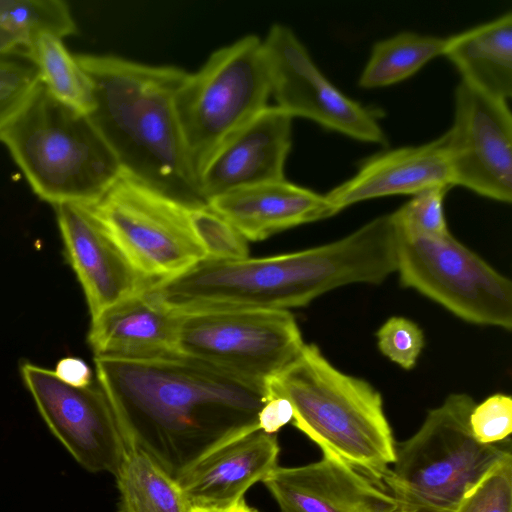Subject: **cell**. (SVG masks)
<instances>
[{
    "instance_id": "cb8c5ba5",
    "label": "cell",
    "mask_w": 512,
    "mask_h": 512,
    "mask_svg": "<svg viewBox=\"0 0 512 512\" xmlns=\"http://www.w3.org/2000/svg\"><path fill=\"white\" fill-rule=\"evenodd\" d=\"M26 50L38 69L42 84L52 96L82 114L92 111L90 81L62 38L42 34Z\"/></svg>"
},
{
    "instance_id": "d6986e66",
    "label": "cell",
    "mask_w": 512,
    "mask_h": 512,
    "mask_svg": "<svg viewBox=\"0 0 512 512\" xmlns=\"http://www.w3.org/2000/svg\"><path fill=\"white\" fill-rule=\"evenodd\" d=\"M207 206L247 241H261L339 212L325 195L286 179L229 191L208 200Z\"/></svg>"
},
{
    "instance_id": "44dd1931",
    "label": "cell",
    "mask_w": 512,
    "mask_h": 512,
    "mask_svg": "<svg viewBox=\"0 0 512 512\" xmlns=\"http://www.w3.org/2000/svg\"><path fill=\"white\" fill-rule=\"evenodd\" d=\"M443 55L462 81L507 101L512 95V13L447 37Z\"/></svg>"
},
{
    "instance_id": "1f68e13d",
    "label": "cell",
    "mask_w": 512,
    "mask_h": 512,
    "mask_svg": "<svg viewBox=\"0 0 512 512\" xmlns=\"http://www.w3.org/2000/svg\"><path fill=\"white\" fill-rule=\"evenodd\" d=\"M293 419V409L288 400L281 397L270 398L261 409L258 417L259 428L276 434Z\"/></svg>"
},
{
    "instance_id": "ba28073f",
    "label": "cell",
    "mask_w": 512,
    "mask_h": 512,
    "mask_svg": "<svg viewBox=\"0 0 512 512\" xmlns=\"http://www.w3.org/2000/svg\"><path fill=\"white\" fill-rule=\"evenodd\" d=\"M83 206L153 283L207 258L192 225L193 207L123 172L95 202Z\"/></svg>"
},
{
    "instance_id": "836d02e7",
    "label": "cell",
    "mask_w": 512,
    "mask_h": 512,
    "mask_svg": "<svg viewBox=\"0 0 512 512\" xmlns=\"http://www.w3.org/2000/svg\"><path fill=\"white\" fill-rule=\"evenodd\" d=\"M19 49H25L19 38L0 26V56Z\"/></svg>"
},
{
    "instance_id": "5bb4252c",
    "label": "cell",
    "mask_w": 512,
    "mask_h": 512,
    "mask_svg": "<svg viewBox=\"0 0 512 512\" xmlns=\"http://www.w3.org/2000/svg\"><path fill=\"white\" fill-rule=\"evenodd\" d=\"M263 483L279 512H404L382 484L326 455L303 466H278Z\"/></svg>"
},
{
    "instance_id": "277c9868",
    "label": "cell",
    "mask_w": 512,
    "mask_h": 512,
    "mask_svg": "<svg viewBox=\"0 0 512 512\" xmlns=\"http://www.w3.org/2000/svg\"><path fill=\"white\" fill-rule=\"evenodd\" d=\"M266 387L270 398L289 401L292 425L323 455L382 484L395 462L396 443L381 394L369 382L341 372L316 345L305 343Z\"/></svg>"
},
{
    "instance_id": "7a4b0ae2",
    "label": "cell",
    "mask_w": 512,
    "mask_h": 512,
    "mask_svg": "<svg viewBox=\"0 0 512 512\" xmlns=\"http://www.w3.org/2000/svg\"><path fill=\"white\" fill-rule=\"evenodd\" d=\"M392 235L373 219L328 244L265 258H206L157 281L149 293L176 312L288 310L353 283L379 284L395 272Z\"/></svg>"
},
{
    "instance_id": "30bf717a",
    "label": "cell",
    "mask_w": 512,
    "mask_h": 512,
    "mask_svg": "<svg viewBox=\"0 0 512 512\" xmlns=\"http://www.w3.org/2000/svg\"><path fill=\"white\" fill-rule=\"evenodd\" d=\"M179 313L177 353L265 385L295 359L305 344L288 310Z\"/></svg>"
},
{
    "instance_id": "4dcf8cb0",
    "label": "cell",
    "mask_w": 512,
    "mask_h": 512,
    "mask_svg": "<svg viewBox=\"0 0 512 512\" xmlns=\"http://www.w3.org/2000/svg\"><path fill=\"white\" fill-rule=\"evenodd\" d=\"M469 426L475 439L483 444L509 439L512 431V398L497 393L475 404L469 415Z\"/></svg>"
},
{
    "instance_id": "603a6c76",
    "label": "cell",
    "mask_w": 512,
    "mask_h": 512,
    "mask_svg": "<svg viewBox=\"0 0 512 512\" xmlns=\"http://www.w3.org/2000/svg\"><path fill=\"white\" fill-rule=\"evenodd\" d=\"M446 38L404 31L377 41L361 75L359 85L376 88L402 81L431 59L443 55Z\"/></svg>"
},
{
    "instance_id": "7c38bea8",
    "label": "cell",
    "mask_w": 512,
    "mask_h": 512,
    "mask_svg": "<svg viewBox=\"0 0 512 512\" xmlns=\"http://www.w3.org/2000/svg\"><path fill=\"white\" fill-rule=\"evenodd\" d=\"M20 374L47 427L77 463L89 472L115 476L126 446L100 385L73 387L28 362L21 364Z\"/></svg>"
},
{
    "instance_id": "f546056e",
    "label": "cell",
    "mask_w": 512,
    "mask_h": 512,
    "mask_svg": "<svg viewBox=\"0 0 512 512\" xmlns=\"http://www.w3.org/2000/svg\"><path fill=\"white\" fill-rule=\"evenodd\" d=\"M376 336L382 354L406 370L415 366L425 344L420 327L401 316L389 318L379 328Z\"/></svg>"
},
{
    "instance_id": "484cf974",
    "label": "cell",
    "mask_w": 512,
    "mask_h": 512,
    "mask_svg": "<svg viewBox=\"0 0 512 512\" xmlns=\"http://www.w3.org/2000/svg\"><path fill=\"white\" fill-rule=\"evenodd\" d=\"M40 75L26 49L0 56V134L40 85Z\"/></svg>"
},
{
    "instance_id": "d6a6232c",
    "label": "cell",
    "mask_w": 512,
    "mask_h": 512,
    "mask_svg": "<svg viewBox=\"0 0 512 512\" xmlns=\"http://www.w3.org/2000/svg\"><path fill=\"white\" fill-rule=\"evenodd\" d=\"M58 379L73 387H86L92 384V372L85 361L77 357L59 360L53 371Z\"/></svg>"
},
{
    "instance_id": "e575fe53",
    "label": "cell",
    "mask_w": 512,
    "mask_h": 512,
    "mask_svg": "<svg viewBox=\"0 0 512 512\" xmlns=\"http://www.w3.org/2000/svg\"><path fill=\"white\" fill-rule=\"evenodd\" d=\"M192 512H258L255 508L250 507L243 499L237 502L235 505L224 508V509H205V508H193Z\"/></svg>"
},
{
    "instance_id": "d4e9b609",
    "label": "cell",
    "mask_w": 512,
    "mask_h": 512,
    "mask_svg": "<svg viewBox=\"0 0 512 512\" xmlns=\"http://www.w3.org/2000/svg\"><path fill=\"white\" fill-rule=\"evenodd\" d=\"M0 26L25 49L42 34L63 39L78 31L68 4L61 0H0Z\"/></svg>"
},
{
    "instance_id": "2e32d148",
    "label": "cell",
    "mask_w": 512,
    "mask_h": 512,
    "mask_svg": "<svg viewBox=\"0 0 512 512\" xmlns=\"http://www.w3.org/2000/svg\"><path fill=\"white\" fill-rule=\"evenodd\" d=\"M292 119L278 106H267L225 140L199 175L198 188L204 201L236 189L285 179Z\"/></svg>"
},
{
    "instance_id": "f1b7e54d",
    "label": "cell",
    "mask_w": 512,
    "mask_h": 512,
    "mask_svg": "<svg viewBox=\"0 0 512 512\" xmlns=\"http://www.w3.org/2000/svg\"><path fill=\"white\" fill-rule=\"evenodd\" d=\"M453 512H512V456L466 493Z\"/></svg>"
},
{
    "instance_id": "9c48e42d",
    "label": "cell",
    "mask_w": 512,
    "mask_h": 512,
    "mask_svg": "<svg viewBox=\"0 0 512 512\" xmlns=\"http://www.w3.org/2000/svg\"><path fill=\"white\" fill-rule=\"evenodd\" d=\"M396 229V271L403 286L467 322L511 330L512 284L508 278L450 233L429 236L397 225Z\"/></svg>"
},
{
    "instance_id": "5b68a950",
    "label": "cell",
    "mask_w": 512,
    "mask_h": 512,
    "mask_svg": "<svg viewBox=\"0 0 512 512\" xmlns=\"http://www.w3.org/2000/svg\"><path fill=\"white\" fill-rule=\"evenodd\" d=\"M33 192L52 204L89 205L121 173L87 115L58 101L40 83L0 134Z\"/></svg>"
},
{
    "instance_id": "8fae6325",
    "label": "cell",
    "mask_w": 512,
    "mask_h": 512,
    "mask_svg": "<svg viewBox=\"0 0 512 512\" xmlns=\"http://www.w3.org/2000/svg\"><path fill=\"white\" fill-rule=\"evenodd\" d=\"M263 45L276 106L291 117L308 118L359 141L386 144L387 137L375 112L334 86L291 28L273 24Z\"/></svg>"
},
{
    "instance_id": "ac0fdd59",
    "label": "cell",
    "mask_w": 512,
    "mask_h": 512,
    "mask_svg": "<svg viewBox=\"0 0 512 512\" xmlns=\"http://www.w3.org/2000/svg\"><path fill=\"white\" fill-rule=\"evenodd\" d=\"M453 187L446 133L418 146L374 154L358 171L325 196L338 211L360 201L389 195H416L424 190Z\"/></svg>"
},
{
    "instance_id": "8992f818",
    "label": "cell",
    "mask_w": 512,
    "mask_h": 512,
    "mask_svg": "<svg viewBox=\"0 0 512 512\" xmlns=\"http://www.w3.org/2000/svg\"><path fill=\"white\" fill-rule=\"evenodd\" d=\"M475 401L449 395L427 414L409 439L396 444V459L382 480L404 512H453L485 475L512 456L510 438L483 444L473 436L469 415Z\"/></svg>"
},
{
    "instance_id": "ffe728a7",
    "label": "cell",
    "mask_w": 512,
    "mask_h": 512,
    "mask_svg": "<svg viewBox=\"0 0 512 512\" xmlns=\"http://www.w3.org/2000/svg\"><path fill=\"white\" fill-rule=\"evenodd\" d=\"M147 289L91 318L87 340L95 356L140 360L177 353L180 313L162 304Z\"/></svg>"
},
{
    "instance_id": "4316f807",
    "label": "cell",
    "mask_w": 512,
    "mask_h": 512,
    "mask_svg": "<svg viewBox=\"0 0 512 512\" xmlns=\"http://www.w3.org/2000/svg\"><path fill=\"white\" fill-rule=\"evenodd\" d=\"M191 221L207 258L238 260L248 257L247 240L207 205L193 207Z\"/></svg>"
},
{
    "instance_id": "7402d4cb",
    "label": "cell",
    "mask_w": 512,
    "mask_h": 512,
    "mask_svg": "<svg viewBox=\"0 0 512 512\" xmlns=\"http://www.w3.org/2000/svg\"><path fill=\"white\" fill-rule=\"evenodd\" d=\"M115 478L118 512H192L177 481L139 449L126 448Z\"/></svg>"
},
{
    "instance_id": "3957f363",
    "label": "cell",
    "mask_w": 512,
    "mask_h": 512,
    "mask_svg": "<svg viewBox=\"0 0 512 512\" xmlns=\"http://www.w3.org/2000/svg\"><path fill=\"white\" fill-rule=\"evenodd\" d=\"M75 58L92 88L87 117L121 172L191 207L207 205L190 169L175 107L188 72L115 55Z\"/></svg>"
},
{
    "instance_id": "52a82bcc",
    "label": "cell",
    "mask_w": 512,
    "mask_h": 512,
    "mask_svg": "<svg viewBox=\"0 0 512 512\" xmlns=\"http://www.w3.org/2000/svg\"><path fill=\"white\" fill-rule=\"evenodd\" d=\"M270 96L263 40L254 34L215 50L197 72L187 74L175 107L197 185L218 147L265 109Z\"/></svg>"
},
{
    "instance_id": "9a60e30c",
    "label": "cell",
    "mask_w": 512,
    "mask_h": 512,
    "mask_svg": "<svg viewBox=\"0 0 512 512\" xmlns=\"http://www.w3.org/2000/svg\"><path fill=\"white\" fill-rule=\"evenodd\" d=\"M54 207L65 255L82 286L91 318L153 284L85 206Z\"/></svg>"
},
{
    "instance_id": "83f0119b",
    "label": "cell",
    "mask_w": 512,
    "mask_h": 512,
    "mask_svg": "<svg viewBox=\"0 0 512 512\" xmlns=\"http://www.w3.org/2000/svg\"><path fill=\"white\" fill-rule=\"evenodd\" d=\"M451 187L441 186L424 190L392 213L397 226L407 231L442 236L449 232L443 202Z\"/></svg>"
},
{
    "instance_id": "4fadbf2b",
    "label": "cell",
    "mask_w": 512,
    "mask_h": 512,
    "mask_svg": "<svg viewBox=\"0 0 512 512\" xmlns=\"http://www.w3.org/2000/svg\"><path fill=\"white\" fill-rule=\"evenodd\" d=\"M446 135L453 186L510 203L512 116L507 101L461 80L455 90L453 125Z\"/></svg>"
},
{
    "instance_id": "6da1fadb",
    "label": "cell",
    "mask_w": 512,
    "mask_h": 512,
    "mask_svg": "<svg viewBox=\"0 0 512 512\" xmlns=\"http://www.w3.org/2000/svg\"><path fill=\"white\" fill-rule=\"evenodd\" d=\"M125 446L176 478L219 445L259 428L265 384L174 353L128 360L94 356Z\"/></svg>"
},
{
    "instance_id": "e0dca14e",
    "label": "cell",
    "mask_w": 512,
    "mask_h": 512,
    "mask_svg": "<svg viewBox=\"0 0 512 512\" xmlns=\"http://www.w3.org/2000/svg\"><path fill=\"white\" fill-rule=\"evenodd\" d=\"M279 451L277 435L257 428L219 445L176 481L192 508H229L278 467Z\"/></svg>"
}]
</instances>
